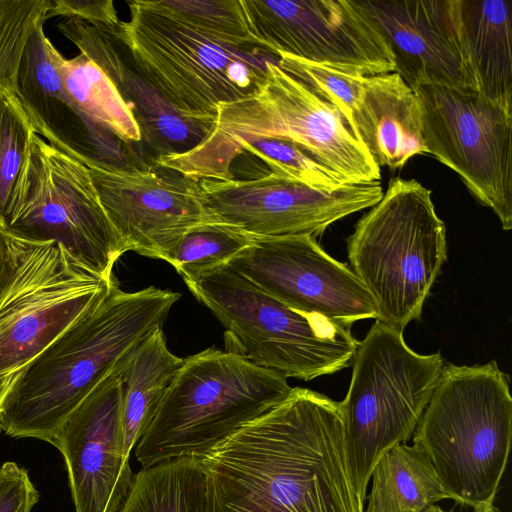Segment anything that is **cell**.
Returning <instances> with one entry per match:
<instances>
[{
  "mask_svg": "<svg viewBox=\"0 0 512 512\" xmlns=\"http://www.w3.org/2000/svg\"><path fill=\"white\" fill-rule=\"evenodd\" d=\"M155 2L169 15L221 44L238 50L266 51L249 29L241 0Z\"/></svg>",
  "mask_w": 512,
  "mask_h": 512,
  "instance_id": "28",
  "label": "cell"
},
{
  "mask_svg": "<svg viewBox=\"0 0 512 512\" xmlns=\"http://www.w3.org/2000/svg\"><path fill=\"white\" fill-rule=\"evenodd\" d=\"M56 66L68 94L90 122L123 142H141L132 111L95 63L81 53L66 59L58 51Z\"/></svg>",
  "mask_w": 512,
  "mask_h": 512,
  "instance_id": "26",
  "label": "cell"
},
{
  "mask_svg": "<svg viewBox=\"0 0 512 512\" xmlns=\"http://www.w3.org/2000/svg\"><path fill=\"white\" fill-rule=\"evenodd\" d=\"M117 512H210L201 459L181 457L142 467Z\"/></svg>",
  "mask_w": 512,
  "mask_h": 512,
  "instance_id": "25",
  "label": "cell"
},
{
  "mask_svg": "<svg viewBox=\"0 0 512 512\" xmlns=\"http://www.w3.org/2000/svg\"><path fill=\"white\" fill-rule=\"evenodd\" d=\"M244 153L262 161L268 167V173L313 189L333 192L349 184L336 172L287 141L257 140L245 144L240 156Z\"/></svg>",
  "mask_w": 512,
  "mask_h": 512,
  "instance_id": "29",
  "label": "cell"
},
{
  "mask_svg": "<svg viewBox=\"0 0 512 512\" xmlns=\"http://www.w3.org/2000/svg\"><path fill=\"white\" fill-rule=\"evenodd\" d=\"M351 364L339 410L349 476L364 512L374 465L412 438L445 363L440 352L416 353L406 345L403 331L376 320Z\"/></svg>",
  "mask_w": 512,
  "mask_h": 512,
  "instance_id": "6",
  "label": "cell"
},
{
  "mask_svg": "<svg viewBox=\"0 0 512 512\" xmlns=\"http://www.w3.org/2000/svg\"><path fill=\"white\" fill-rule=\"evenodd\" d=\"M511 435L509 376L491 361L445 364L412 439L450 499L475 509L494 503Z\"/></svg>",
  "mask_w": 512,
  "mask_h": 512,
  "instance_id": "4",
  "label": "cell"
},
{
  "mask_svg": "<svg viewBox=\"0 0 512 512\" xmlns=\"http://www.w3.org/2000/svg\"><path fill=\"white\" fill-rule=\"evenodd\" d=\"M277 65L334 106L352 130L353 115L362 99L365 76L339 71L283 53L278 54Z\"/></svg>",
  "mask_w": 512,
  "mask_h": 512,
  "instance_id": "30",
  "label": "cell"
},
{
  "mask_svg": "<svg viewBox=\"0 0 512 512\" xmlns=\"http://www.w3.org/2000/svg\"><path fill=\"white\" fill-rule=\"evenodd\" d=\"M206 205L220 220L257 237H316L334 222L380 201V182L321 191L272 173L252 179L199 180Z\"/></svg>",
  "mask_w": 512,
  "mask_h": 512,
  "instance_id": "16",
  "label": "cell"
},
{
  "mask_svg": "<svg viewBox=\"0 0 512 512\" xmlns=\"http://www.w3.org/2000/svg\"><path fill=\"white\" fill-rule=\"evenodd\" d=\"M39 497L26 469L12 461L0 466V512H31Z\"/></svg>",
  "mask_w": 512,
  "mask_h": 512,
  "instance_id": "33",
  "label": "cell"
},
{
  "mask_svg": "<svg viewBox=\"0 0 512 512\" xmlns=\"http://www.w3.org/2000/svg\"><path fill=\"white\" fill-rule=\"evenodd\" d=\"M418 98L427 154L458 174L490 208L503 230L512 228V110L476 90L435 85L412 88Z\"/></svg>",
  "mask_w": 512,
  "mask_h": 512,
  "instance_id": "12",
  "label": "cell"
},
{
  "mask_svg": "<svg viewBox=\"0 0 512 512\" xmlns=\"http://www.w3.org/2000/svg\"><path fill=\"white\" fill-rule=\"evenodd\" d=\"M184 282L224 327L225 351L259 367L310 381L353 361L359 341L351 327L297 311L225 264Z\"/></svg>",
  "mask_w": 512,
  "mask_h": 512,
  "instance_id": "8",
  "label": "cell"
},
{
  "mask_svg": "<svg viewBox=\"0 0 512 512\" xmlns=\"http://www.w3.org/2000/svg\"><path fill=\"white\" fill-rule=\"evenodd\" d=\"M252 236L222 220L197 225L188 230L171 252L167 262L183 281L226 264L247 248Z\"/></svg>",
  "mask_w": 512,
  "mask_h": 512,
  "instance_id": "27",
  "label": "cell"
},
{
  "mask_svg": "<svg viewBox=\"0 0 512 512\" xmlns=\"http://www.w3.org/2000/svg\"><path fill=\"white\" fill-rule=\"evenodd\" d=\"M85 165L128 251L167 262L188 230L220 220L206 205L199 180L154 164L123 168L89 161Z\"/></svg>",
  "mask_w": 512,
  "mask_h": 512,
  "instance_id": "15",
  "label": "cell"
},
{
  "mask_svg": "<svg viewBox=\"0 0 512 512\" xmlns=\"http://www.w3.org/2000/svg\"><path fill=\"white\" fill-rule=\"evenodd\" d=\"M2 228L34 241H55L86 269L113 277L126 245L99 199L86 165L34 133L9 198Z\"/></svg>",
  "mask_w": 512,
  "mask_h": 512,
  "instance_id": "11",
  "label": "cell"
},
{
  "mask_svg": "<svg viewBox=\"0 0 512 512\" xmlns=\"http://www.w3.org/2000/svg\"><path fill=\"white\" fill-rule=\"evenodd\" d=\"M119 25L69 18L60 21L57 28L112 82L132 111L153 161L191 150L210 132L215 117L190 118L175 111L136 65L119 35Z\"/></svg>",
  "mask_w": 512,
  "mask_h": 512,
  "instance_id": "19",
  "label": "cell"
},
{
  "mask_svg": "<svg viewBox=\"0 0 512 512\" xmlns=\"http://www.w3.org/2000/svg\"><path fill=\"white\" fill-rule=\"evenodd\" d=\"M56 16L113 27L121 23L111 0H50L46 20Z\"/></svg>",
  "mask_w": 512,
  "mask_h": 512,
  "instance_id": "34",
  "label": "cell"
},
{
  "mask_svg": "<svg viewBox=\"0 0 512 512\" xmlns=\"http://www.w3.org/2000/svg\"><path fill=\"white\" fill-rule=\"evenodd\" d=\"M120 362L50 442L65 459L76 512H117L132 486L134 474L124 451Z\"/></svg>",
  "mask_w": 512,
  "mask_h": 512,
  "instance_id": "17",
  "label": "cell"
},
{
  "mask_svg": "<svg viewBox=\"0 0 512 512\" xmlns=\"http://www.w3.org/2000/svg\"><path fill=\"white\" fill-rule=\"evenodd\" d=\"M352 132L379 167L402 168L428 153L418 98L395 72L365 76Z\"/></svg>",
  "mask_w": 512,
  "mask_h": 512,
  "instance_id": "21",
  "label": "cell"
},
{
  "mask_svg": "<svg viewBox=\"0 0 512 512\" xmlns=\"http://www.w3.org/2000/svg\"><path fill=\"white\" fill-rule=\"evenodd\" d=\"M34 133L16 92L0 90V227Z\"/></svg>",
  "mask_w": 512,
  "mask_h": 512,
  "instance_id": "31",
  "label": "cell"
},
{
  "mask_svg": "<svg viewBox=\"0 0 512 512\" xmlns=\"http://www.w3.org/2000/svg\"><path fill=\"white\" fill-rule=\"evenodd\" d=\"M180 297L154 286L125 292L115 279L94 309L9 382L0 405L3 432L50 443L88 394L147 334L163 325Z\"/></svg>",
  "mask_w": 512,
  "mask_h": 512,
  "instance_id": "2",
  "label": "cell"
},
{
  "mask_svg": "<svg viewBox=\"0 0 512 512\" xmlns=\"http://www.w3.org/2000/svg\"><path fill=\"white\" fill-rule=\"evenodd\" d=\"M464 57L477 92L512 110V1L456 0Z\"/></svg>",
  "mask_w": 512,
  "mask_h": 512,
  "instance_id": "22",
  "label": "cell"
},
{
  "mask_svg": "<svg viewBox=\"0 0 512 512\" xmlns=\"http://www.w3.org/2000/svg\"><path fill=\"white\" fill-rule=\"evenodd\" d=\"M115 279L86 269L55 241L29 240L0 227V382L7 386L94 309Z\"/></svg>",
  "mask_w": 512,
  "mask_h": 512,
  "instance_id": "10",
  "label": "cell"
},
{
  "mask_svg": "<svg viewBox=\"0 0 512 512\" xmlns=\"http://www.w3.org/2000/svg\"><path fill=\"white\" fill-rule=\"evenodd\" d=\"M287 378L227 351L184 359L136 445L142 467L202 458L291 392Z\"/></svg>",
  "mask_w": 512,
  "mask_h": 512,
  "instance_id": "5",
  "label": "cell"
},
{
  "mask_svg": "<svg viewBox=\"0 0 512 512\" xmlns=\"http://www.w3.org/2000/svg\"><path fill=\"white\" fill-rule=\"evenodd\" d=\"M118 31L155 90L179 114L216 116L220 104L247 97L278 57L221 44L163 11L155 1H129Z\"/></svg>",
  "mask_w": 512,
  "mask_h": 512,
  "instance_id": "9",
  "label": "cell"
},
{
  "mask_svg": "<svg viewBox=\"0 0 512 512\" xmlns=\"http://www.w3.org/2000/svg\"><path fill=\"white\" fill-rule=\"evenodd\" d=\"M39 24L28 38L19 63L15 90L34 131L69 157L104 163L100 136L68 94L56 66L58 50Z\"/></svg>",
  "mask_w": 512,
  "mask_h": 512,
  "instance_id": "20",
  "label": "cell"
},
{
  "mask_svg": "<svg viewBox=\"0 0 512 512\" xmlns=\"http://www.w3.org/2000/svg\"><path fill=\"white\" fill-rule=\"evenodd\" d=\"M210 512H363L339 402L295 387L203 456Z\"/></svg>",
  "mask_w": 512,
  "mask_h": 512,
  "instance_id": "1",
  "label": "cell"
},
{
  "mask_svg": "<svg viewBox=\"0 0 512 512\" xmlns=\"http://www.w3.org/2000/svg\"><path fill=\"white\" fill-rule=\"evenodd\" d=\"M264 49L372 76L394 72L389 42L358 0H241Z\"/></svg>",
  "mask_w": 512,
  "mask_h": 512,
  "instance_id": "13",
  "label": "cell"
},
{
  "mask_svg": "<svg viewBox=\"0 0 512 512\" xmlns=\"http://www.w3.org/2000/svg\"><path fill=\"white\" fill-rule=\"evenodd\" d=\"M474 512H499L498 509L492 505H483L474 509Z\"/></svg>",
  "mask_w": 512,
  "mask_h": 512,
  "instance_id": "35",
  "label": "cell"
},
{
  "mask_svg": "<svg viewBox=\"0 0 512 512\" xmlns=\"http://www.w3.org/2000/svg\"><path fill=\"white\" fill-rule=\"evenodd\" d=\"M364 512H425L450 499L428 456L415 444L402 443L374 465Z\"/></svg>",
  "mask_w": 512,
  "mask_h": 512,
  "instance_id": "24",
  "label": "cell"
},
{
  "mask_svg": "<svg viewBox=\"0 0 512 512\" xmlns=\"http://www.w3.org/2000/svg\"><path fill=\"white\" fill-rule=\"evenodd\" d=\"M352 271L378 319L400 331L421 316L447 260L446 227L431 191L416 179L395 177L347 239Z\"/></svg>",
  "mask_w": 512,
  "mask_h": 512,
  "instance_id": "7",
  "label": "cell"
},
{
  "mask_svg": "<svg viewBox=\"0 0 512 512\" xmlns=\"http://www.w3.org/2000/svg\"><path fill=\"white\" fill-rule=\"evenodd\" d=\"M6 388H7V386L4 383L0 382V405H1V400L5 393ZM0 432H3L2 421H1V412H0Z\"/></svg>",
  "mask_w": 512,
  "mask_h": 512,
  "instance_id": "36",
  "label": "cell"
},
{
  "mask_svg": "<svg viewBox=\"0 0 512 512\" xmlns=\"http://www.w3.org/2000/svg\"><path fill=\"white\" fill-rule=\"evenodd\" d=\"M183 361L168 349L162 326L147 334L121 360L122 427L128 458L151 423Z\"/></svg>",
  "mask_w": 512,
  "mask_h": 512,
  "instance_id": "23",
  "label": "cell"
},
{
  "mask_svg": "<svg viewBox=\"0 0 512 512\" xmlns=\"http://www.w3.org/2000/svg\"><path fill=\"white\" fill-rule=\"evenodd\" d=\"M225 265L297 311L348 327L358 320L378 319L362 282L312 236L252 237L251 244Z\"/></svg>",
  "mask_w": 512,
  "mask_h": 512,
  "instance_id": "14",
  "label": "cell"
},
{
  "mask_svg": "<svg viewBox=\"0 0 512 512\" xmlns=\"http://www.w3.org/2000/svg\"><path fill=\"white\" fill-rule=\"evenodd\" d=\"M425 512H453V510H449V511H446L444 509H442L440 506L438 505H433L432 507H430L427 511Z\"/></svg>",
  "mask_w": 512,
  "mask_h": 512,
  "instance_id": "37",
  "label": "cell"
},
{
  "mask_svg": "<svg viewBox=\"0 0 512 512\" xmlns=\"http://www.w3.org/2000/svg\"><path fill=\"white\" fill-rule=\"evenodd\" d=\"M50 0H0V90L15 91L24 47L46 21Z\"/></svg>",
  "mask_w": 512,
  "mask_h": 512,
  "instance_id": "32",
  "label": "cell"
},
{
  "mask_svg": "<svg viewBox=\"0 0 512 512\" xmlns=\"http://www.w3.org/2000/svg\"><path fill=\"white\" fill-rule=\"evenodd\" d=\"M358 1L389 42L394 72L411 88L476 90L461 45L456 0Z\"/></svg>",
  "mask_w": 512,
  "mask_h": 512,
  "instance_id": "18",
  "label": "cell"
},
{
  "mask_svg": "<svg viewBox=\"0 0 512 512\" xmlns=\"http://www.w3.org/2000/svg\"><path fill=\"white\" fill-rule=\"evenodd\" d=\"M274 139L290 142L349 184L379 182L380 167L341 113L305 84L269 63L264 81L240 100L220 104L210 132L194 148L154 164L201 180H232L242 147Z\"/></svg>",
  "mask_w": 512,
  "mask_h": 512,
  "instance_id": "3",
  "label": "cell"
}]
</instances>
